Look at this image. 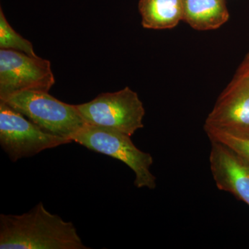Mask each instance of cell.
<instances>
[{"instance_id": "6da1fadb", "label": "cell", "mask_w": 249, "mask_h": 249, "mask_svg": "<svg viewBox=\"0 0 249 249\" xmlns=\"http://www.w3.org/2000/svg\"><path fill=\"white\" fill-rule=\"evenodd\" d=\"M1 249H88L75 226L42 201L22 214H0Z\"/></svg>"}, {"instance_id": "5b68a950", "label": "cell", "mask_w": 249, "mask_h": 249, "mask_svg": "<svg viewBox=\"0 0 249 249\" xmlns=\"http://www.w3.org/2000/svg\"><path fill=\"white\" fill-rule=\"evenodd\" d=\"M73 142L46 133L20 113L0 101V145L13 162Z\"/></svg>"}, {"instance_id": "4fadbf2b", "label": "cell", "mask_w": 249, "mask_h": 249, "mask_svg": "<svg viewBox=\"0 0 249 249\" xmlns=\"http://www.w3.org/2000/svg\"><path fill=\"white\" fill-rule=\"evenodd\" d=\"M243 62H246V63L249 64V52L248 54H247V56H246V58H245V60H244Z\"/></svg>"}, {"instance_id": "9c48e42d", "label": "cell", "mask_w": 249, "mask_h": 249, "mask_svg": "<svg viewBox=\"0 0 249 249\" xmlns=\"http://www.w3.org/2000/svg\"><path fill=\"white\" fill-rule=\"evenodd\" d=\"M183 21L197 31L217 29L229 20L226 0H182Z\"/></svg>"}, {"instance_id": "8992f818", "label": "cell", "mask_w": 249, "mask_h": 249, "mask_svg": "<svg viewBox=\"0 0 249 249\" xmlns=\"http://www.w3.org/2000/svg\"><path fill=\"white\" fill-rule=\"evenodd\" d=\"M54 83L49 60L11 49L0 50V101L24 91L49 92Z\"/></svg>"}, {"instance_id": "277c9868", "label": "cell", "mask_w": 249, "mask_h": 249, "mask_svg": "<svg viewBox=\"0 0 249 249\" xmlns=\"http://www.w3.org/2000/svg\"><path fill=\"white\" fill-rule=\"evenodd\" d=\"M87 124L119 131L132 137L143 127V105L128 87L116 92L103 93L92 101L76 105Z\"/></svg>"}, {"instance_id": "30bf717a", "label": "cell", "mask_w": 249, "mask_h": 249, "mask_svg": "<svg viewBox=\"0 0 249 249\" xmlns=\"http://www.w3.org/2000/svg\"><path fill=\"white\" fill-rule=\"evenodd\" d=\"M139 10L145 29H173L183 20L182 0H140Z\"/></svg>"}, {"instance_id": "7a4b0ae2", "label": "cell", "mask_w": 249, "mask_h": 249, "mask_svg": "<svg viewBox=\"0 0 249 249\" xmlns=\"http://www.w3.org/2000/svg\"><path fill=\"white\" fill-rule=\"evenodd\" d=\"M1 101L25 116L46 133L62 138L72 141L88 124L76 106L62 102L47 91H22Z\"/></svg>"}, {"instance_id": "ba28073f", "label": "cell", "mask_w": 249, "mask_h": 249, "mask_svg": "<svg viewBox=\"0 0 249 249\" xmlns=\"http://www.w3.org/2000/svg\"><path fill=\"white\" fill-rule=\"evenodd\" d=\"M210 168L216 186L249 206V161L222 142L211 141Z\"/></svg>"}, {"instance_id": "52a82bcc", "label": "cell", "mask_w": 249, "mask_h": 249, "mask_svg": "<svg viewBox=\"0 0 249 249\" xmlns=\"http://www.w3.org/2000/svg\"><path fill=\"white\" fill-rule=\"evenodd\" d=\"M204 126L249 138V64L242 62L217 98Z\"/></svg>"}, {"instance_id": "7c38bea8", "label": "cell", "mask_w": 249, "mask_h": 249, "mask_svg": "<svg viewBox=\"0 0 249 249\" xmlns=\"http://www.w3.org/2000/svg\"><path fill=\"white\" fill-rule=\"evenodd\" d=\"M210 141L222 142L249 161V138L235 137L219 129L204 126Z\"/></svg>"}, {"instance_id": "8fae6325", "label": "cell", "mask_w": 249, "mask_h": 249, "mask_svg": "<svg viewBox=\"0 0 249 249\" xmlns=\"http://www.w3.org/2000/svg\"><path fill=\"white\" fill-rule=\"evenodd\" d=\"M0 49H11L37 57L32 43L18 34L6 20L2 9H0Z\"/></svg>"}, {"instance_id": "3957f363", "label": "cell", "mask_w": 249, "mask_h": 249, "mask_svg": "<svg viewBox=\"0 0 249 249\" xmlns=\"http://www.w3.org/2000/svg\"><path fill=\"white\" fill-rule=\"evenodd\" d=\"M72 141L127 165L135 174L134 186L137 188L154 190L157 186V179L150 171L153 157L134 145L130 136L115 129L87 124Z\"/></svg>"}]
</instances>
